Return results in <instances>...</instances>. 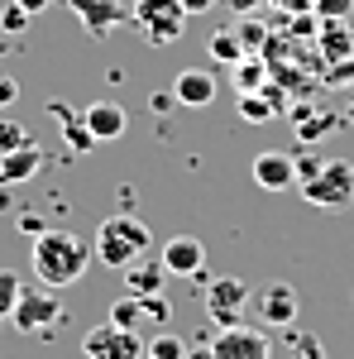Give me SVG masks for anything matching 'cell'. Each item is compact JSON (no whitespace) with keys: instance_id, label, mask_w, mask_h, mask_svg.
I'll list each match as a JSON object with an SVG mask.
<instances>
[{"instance_id":"cell-15","label":"cell","mask_w":354,"mask_h":359,"mask_svg":"<svg viewBox=\"0 0 354 359\" xmlns=\"http://www.w3.org/2000/svg\"><path fill=\"white\" fill-rule=\"evenodd\" d=\"M316 48H321V62H345L354 57V29L350 20H321V34H316Z\"/></svg>"},{"instance_id":"cell-19","label":"cell","mask_w":354,"mask_h":359,"mask_svg":"<svg viewBox=\"0 0 354 359\" xmlns=\"http://www.w3.org/2000/svg\"><path fill=\"white\" fill-rule=\"evenodd\" d=\"M240 120L245 125H268V120H278V96H273L268 86L264 91H240Z\"/></svg>"},{"instance_id":"cell-32","label":"cell","mask_w":354,"mask_h":359,"mask_svg":"<svg viewBox=\"0 0 354 359\" xmlns=\"http://www.w3.org/2000/svg\"><path fill=\"white\" fill-rule=\"evenodd\" d=\"M321 163H326L321 154H301V158H297V182H311V177L321 172Z\"/></svg>"},{"instance_id":"cell-37","label":"cell","mask_w":354,"mask_h":359,"mask_svg":"<svg viewBox=\"0 0 354 359\" xmlns=\"http://www.w3.org/2000/svg\"><path fill=\"white\" fill-rule=\"evenodd\" d=\"M225 5H230L235 15H254V10H259V5H268V0H225Z\"/></svg>"},{"instance_id":"cell-16","label":"cell","mask_w":354,"mask_h":359,"mask_svg":"<svg viewBox=\"0 0 354 359\" xmlns=\"http://www.w3.org/2000/svg\"><path fill=\"white\" fill-rule=\"evenodd\" d=\"M39 168H43V149L29 139L25 149H15V154L0 158V182H5V187H20V182H29Z\"/></svg>"},{"instance_id":"cell-13","label":"cell","mask_w":354,"mask_h":359,"mask_svg":"<svg viewBox=\"0 0 354 359\" xmlns=\"http://www.w3.org/2000/svg\"><path fill=\"white\" fill-rule=\"evenodd\" d=\"M216 72H206V67H182L177 72V82H172V96H177V106H187V111H206L211 101H216Z\"/></svg>"},{"instance_id":"cell-38","label":"cell","mask_w":354,"mask_h":359,"mask_svg":"<svg viewBox=\"0 0 354 359\" xmlns=\"http://www.w3.org/2000/svg\"><path fill=\"white\" fill-rule=\"evenodd\" d=\"M187 359H216V350H211V335H206V340H201L196 350H191V345H187Z\"/></svg>"},{"instance_id":"cell-28","label":"cell","mask_w":354,"mask_h":359,"mask_svg":"<svg viewBox=\"0 0 354 359\" xmlns=\"http://www.w3.org/2000/svg\"><path fill=\"white\" fill-rule=\"evenodd\" d=\"M235 34H240V43H245V53H249V48H268V29L259 25V20H245V25L235 29Z\"/></svg>"},{"instance_id":"cell-40","label":"cell","mask_w":354,"mask_h":359,"mask_svg":"<svg viewBox=\"0 0 354 359\" xmlns=\"http://www.w3.org/2000/svg\"><path fill=\"white\" fill-rule=\"evenodd\" d=\"M15 5H25L29 15H43V10H48V5H53V0H15Z\"/></svg>"},{"instance_id":"cell-9","label":"cell","mask_w":354,"mask_h":359,"mask_svg":"<svg viewBox=\"0 0 354 359\" xmlns=\"http://www.w3.org/2000/svg\"><path fill=\"white\" fill-rule=\"evenodd\" d=\"M297 306H301V297L292 283H268V287L254 292V311L264 316L268 331H292L297 326Z\"/></svg>"},{"instance_id":"cell-22","label":"cell","mask_w":354,"mask_h":359,"mask_svg":"<svg viewBox=\"0 0 354 359\" xmlns=\"http://www.w3.org/2000/svg\"><path fill=\"white\" fill-rule=\"evenodd\" d=\"M235 82H240V91H264L268 86V57H240Z\"/></svg>"},{"instance_id":"cell-20","label":"cell","mask_w":354,"mask_h":359,"mask_svg":"<svg viewBox=\"0 0 354 359\" xmlns=\"http://www.w3.org/2000/svg\"><path fill=\"white\" fill-rule=\"evenodd\" d=\"M110 321H115V326H125V331H139V335H149V326H154V321H149V311H144V297H135V292L110 302Z\"/></svg>"},{"instance_id":"cell-7","label":"cell","mask_w":354,"mask_h":359,"mask_svg":"<svg viewBox=\"0 0 354 359\" xmlns=\"http://www.w3.org/2000/svg\"><path fill=\"white\" fill-rule=\"evenodd\" d=\"M62 321V297H57V287H34L25 297H20V306H15V316H10V326L20 335H53V326Z\"/></svg>"},{"instance_id":"cell-2","label":"cell","mask_w":354,"mask_h":359,"mask_svg":"<svg viewBox=\"0 0 354 359\" xmlns=\"http://www.w3.org/2000/svg\"><path fill=\"white\" fill-rule=\"evenodd\" d=\"M96 259L106 264V269H130L135 259H144L149 254V225L139 221V216H130V211H120V216H106L101 221V230H96Z\"/></svg>"},{"instance_id":"cell-23","label":"cell","mask_w":354,"mask_h":359,"mask_svg":"<svg viewBox=\"0 0 354 359\" xmlns=\"http://www.w3.org/2000/svg\"><path fill=\"white\" fill-rule=\"evenodd\" d=\"M20 297H25V283H20V273H15V269H0V321H10V316H15Z\"/></svg>"},{"instance_id":"cell-14","label":"cell","mask_w":354,"mask_h":359,"mask_svg":"<svg viewBox=\"0 0 354 359\" xmlns=\"http://www.w3.org/2000/svg\"><path fill=\"white\" fill-rule=\"evenodd\" d=\"M86 130L96 135V144H110V139H120L130 130V120H125V106H115V101H91L82 111Z\"/></svg>"},{"instance_id":"cell-4","label":"cell","mask_w":354,"mask_h":359,"mask_svg":"<svg viewBox=\"0 0 354 359\" xmlns=\"http://www.w3.org/2000/svg\"><path fill=\"white\" fill-rule=\"evenodd\" d=\"M297 192H301V201H311V206H321V211L350 206L354 201V163L350 158H326L311 182H297Z\"/></svg>"},{"instance_id":"cell-36","label":"cell","mask_w":354,"mask_h":359,"mask_svg":"<svg viewBox=\"0 0 354 359\" xmlns=\"http://www.w3.org/2000/svg\"><path fill=\"white\" fill-rule=\"evenodd\" d=\"M278 10H287V15H301V10H316V0H268Z\"/></svg>"},{"instance_id":"cell-25","label":"cell","mask_w":354,"mask_h":359,"mask_svg":"<svg viewBox=\"0 0 354 359\" xmlns=\"http://www.w3.org/2000/svg\"><path fill=\"white\" fill-rule=\"evenodd\" d=\"M29 144V130L20 120H10V115H0V158L5 154H15V149H25Z\"/></svg>"},{"instance_id":"cell-8","label":"cell","mask_w":354,"mask_h":359,"mask_svg":"<svg viewBox=\"0 0 354 359\" xmlns=\"http://www.w3.org/2000/svg\"><path fill=\"white\" fill-rule=\"evenodd\" d=\"M211 350H216V359H273V335L268 326L240 321V326H220L211 335Z\"/></svg>"},{"instance_id":"cell-24","label":"cell","mask_w":354,"mask_h":359,"mask_svg":"<svg viewBox=\"0 0 354 359\" xmlns=\"http://www.w3.org/2000/svg\"><path fill=\"white\" fill-rule=\"evenodd\" d=\"M287 350H292V359H326L321 335H311V331H287Z\"/></svg>"},{"instance_id":"cell-6","label":"cell","mask_w":354,"mask_h":359,"mask_svg":"<svg viewBox=\"0 0 354 359\" xmlns=\"http://www.w3.org/2000/svg\"><path fill=\"white\" fill-rule=\"evenodd\" d=\"M82 355L86 359H144L149 355V340L139 331H125L115 321H101L82 335Z\"/></svg>"},{"instance_id":"cell-35","label":"cell","mask_w":354,"mask_h":359,"mask_svg":"<svg viewBox=\"0 0 354 359\" xmlns=\"http://www.w3.org/2000/svg\"><path fill=\"white\" fill-rule=\"evenodd\" d=\"M172 106H177V96H172V91H154V96H149V111H172Z\"/></svg>"},{"instance_id":"cell-21","label":"cell","mask_w":354,"mask_h":359,"mask_svg":"<svg viewBox=\"0 0 354 359\" xmlns=\"http://www.w3.org/2000/svg\"><path fill=\"white\" fill-rule=\"evenodd\" d=\"M206 53H211V62H240V57H249L235 29H216L211 43H206Z\"/></svg>"},{"instance_id":"cell-41","label":"cell","mask_w":354,"mask_h":359,"mask_svg":"<svg viewBox=\"0 0 354 359\" xmlns=\"http://www.w3.org/2000/svg\"><path fill=\"white\" fill-rule=\"evenodd\" d=\"M345 125H354V106H350V111H345Z\"/></svg>"},{"instance_id":"cell-10","label":"cell","mask_w":354,"mask_h":359,"mask_svg":"<svg viewBox=\"0 0 354 359\" xmlns=\"http://www.w3.org/2000/svg\"><path fill=\"white\" fill-rule=\"evenodd\" d=\"M67 10L77 15V25H82L96 43H101V39H110L115 29L130 20V10H125L120 0H67Z\"/></svg>"},{"instance_id":"cell-12","label":"cell","mask_w":354,"mask_h":359,"mask_svg":"<svg viewBox=\"0 0 354 359\" xmlns=\"http://www.w3.org/2000/svg\"><path fill=\"white\" fill-rule=\"evenodd\" d=\"M254 182H259L264 192H287V187H297V158L282 154V149L259 154V158H254Z\"/></svg>"},{"instance_id":"cell-1","label":"cell","mask_w":354,"mask_h":359,"mask_svg":"<svg viewBox=\"0 0 354 359\" xmlns=\"http://www.w3.org/2000/svg\"><path fill=\"white\" fill-rule=\"evenodd\" d=\"M91 259H96V249L86 245L82 235H72V230H39L29 264H34L43 287H72V283L86 278Z\"/></svg>"},{"instance_id":"cell-33","label":"cell","mask_w":354,"mask_h":359,"mask_svg":"<svg viewBox=\"0 0 354 359\" xmlns=\"http://www.w3.org/2000/svg\"><path fill=\"white\" fill-rule=\"evenodd\" d=\"M335 125H340L335 115H321V120H311V125H301V139L311 144V139H316V135H326V130H335Z\"/></svg>"},{"instance_id":"cell-11","label":"cell","mask_w":354,"mask_h":359,"mask_svg":"<svg viewBox=\"0 0 354 359\" xmlns=\"http://www.w3.org/2000/svg\"><path fill=\"white\" fill-rule=\"evenodd\" d=\"M158 259H163L168 278H206V245L196 235H172Z\"/></svg>"},{"instance_id":"cell-26","label":"cell","mask_w":354,"mask_h":359,"mask_svg":"<svg viewBox=\"0 0 354 359\" xmlns=\"http://www.w3.org/2000/svg\"><path fill=\"white\" fill-rule=\"evenodd\" d=\"M29 20H34V15H29L25 5H15V0H10V5L0 10V29H5L10 39H20V34H29Z\"/></svg>"},{"instance_id":"cell-29","label":"cell","mask_w":354,"mask_h":359,"mask_svg":"<svg viewBox=\"0 0 354 359\" xmlns=\"http://www.w3.org/2000/svg\"><path fill=\"white\" fill-rule=\"evenodd\" d=\"M144 311H149L154 326H168V321H172V302H168L163 292H149V297H144Z\"/></svg>"},{"instance_id":"cell-42","label":"cell","mask_w":354,"mask_h":359,"mask_svg":"<svg viewBox=\"0 0 354 359\" xmlns=\"http://www.w3.org/2000/svg\"><path fill=\"white\" fill-rule=\"evenodd\" d=\"M144 359H154V355H144Z\"/></svg>"},{"instance_id":"cell-31","label":"cell","mask_w":354,"mask_h":359,"mask_svg":"<svg viewBox=\"0 0 354 359\" xmlns=\"http://www.w3.org/2000/svg\"><path fill=\"white\" fill-rule=\"evenodd\" d=\"M321 77H326V86L354 82V57H345V62H330V67H326V72H321Z\"/></svg>"},{"instance_id":"cell-30","label":"cell","mask_w":354,"mask_h":359,"mask_svg":"<svg viewBox=\"0 0 354 359\" xmlns=\"http://www.w3.org/2000/svg\"><path fill=\"white\" fill-rule=\"evenodd\" d=\"M316 15H321V20H350L354 0H316Z\"/></svg>"},{"instance_id":"cell-39","label":"cell","mask_w":354,"mask_h":359,"mask_svg":"<svg viewBox=\"0 0 354 359\" xmlns=\"http://www.w3.org/2000/svg\"><path fill=\"white\" fill-rule=\"evenodd\" d=\"M211 5H216V0H182V10H187V15H206Z\"/></svg>"},{"instance_id":"cell-34","label":"cell","mask_w":354,"mask_h":359,"mask_svg":"<svg viewBox=\"0 0 354 359\" xmlns=\"http://www.w3.org/2000/svg\"><path fill=\"white\" fill-rule=\"evenodd\" d=\"M15 101H20V82L0 72V111H5V106H15Z\"/></svg>"},{"instance_id":"cell-18","label":"cell","mask_w":354,"mask_h":359,"mask_svg":"<svg viewBox=\"0 0 354 359\" xmlns=\"http://www.w3.org/2000/svg\"><path fill=\"white\" fill-rule=\"evenodd\" d=\"M48 111H53V120L62 125V139H67L77 154H91V149H96V135L86 130V120H72V106H67V101H48Z\"/></svg>"},{"instance_id":"cell-3","label":"cell","mask_w":354,"mask_h":359,"mask_svg":"<svg viewBox=\"0 0 354 359\" xmlns=\"http://www.w3.org/2000/svg\"><path fill=\"white\" fill-rule=\"evenodd\" d=\"M187 10H182V0H135L130 5V25L144 43H154V48H168V43H177L182 34H187Z\"/></svg>"},{"instance_id":"cell-27","label":"cell","mask_w":354,"mask_h":359,"mask_svg":"<svg viewBox=\"0 0 354 359\" xmlns=\"http://www.w3.org/2000/svg\"><path fill=\"white\" fill-rule=\"evenodd\" d=\"M149 355L154 359H187V345H182V335H154Z\"/></svg>"},{"instance_id":"cell-17","label":"cell","mask_w":354,"mask_h":359,"mask_svg":"<svg viewBox=\"0 0 354 359\" xmlns=\"http://www.w3.org/2000/svg\"><path fill=\"white\" fill-rule=\"evenodd\" d=\"M163 283H168L163 259H135V264L125 269V292H135V297H149V292H163Z\"/></svg>"},{"instance_id":"cell-5","label":"cell","mask_w":354,"mask_h":359,"mask_svg":"<svg viewBox=\"0 0 354 359\" xmlns=\"http://www.w3.org/2000/svg\"><path fill=\"white\" fill-rule=\"evenodd\" d=\"M245 306H254V287H249L245 278H211L206 283V316H211V326H240L245 321Z\"/></svg>"}]
</instances>
